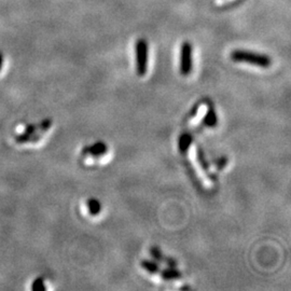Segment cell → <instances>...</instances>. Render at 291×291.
Masks as SVG:
<instances>
[{
	"label": "cell",
	"instance_id": "18",
	"mask_svg": "<svg viewBox=\"0 0 291 291\" xmlns=\"http://www.w3.org/2000/svg\"><path fill=\"white\" fill-rule=\"evenodd\" d=\"M3 62H4L3 54H2V53H0V70H2V67H3Z\"/></svg>",
	"mask_w": 291,
	"mask_h": 291
},
{
	"label": "cell",
	"instance_id": "7",
	"mask_svg": "<svg viewBox=\"0 0 291 291\" xmlns=\"http://www.w3.org/2000/svg\"><path fill=\"white\" fill-rule=\"evenodd\" d=\"M203 123L208 127H215L218 124V117L215 111V108L209 107L208 110L203 119Z\"/></svg>",
	"mask_w": 291,
	"mask_h": 291
},
{
	"label": "cell",
	"instance_id": "9",
	"mask_svg": "<svg viewBox=\"0 0 291 291\" xmlns=\"http://www.w3.org/2000/svg\"><path fill=\"white\" fill-rule=\"evenodd\" d=\"M88 209L91 216H97L102 210V204L99 200L91 199L88 201Z\"/></svg>",
	"mask_w": 291,
	"mask_h": 291
},
{
	"label": "cell",
	"instance_id": "5",
	"mask_svg": "<svg viewBox=\"0 0 291 291\" xmlns=\"http://www.w3.org/2000/svg\"><path fill=\"white\" fill-rule=\"evenodd\" d=\"M193 143V137L190 133H183L178 139V149L180 152L185 154Z\"/></svg>",
	"mask_w": 291,
	"mask_h": 291
},
{
	"label": "cell",
	"instance_id": "3",
	"mask_svg": "<svg viewBox=\"0 0 291 291\" xmlns=\"http://www.w3.org/2000/svg\"><path fill=\"white\" fill-rule=\"evenodd\" d=\"M193 48L190 42L186 41L182 43L180 51V73L182 75H189L192 72L193 60H192Z\"/></svg>",
	"mask_w": 291,
	"mask_h": 291
},
{
	"label": "cell",
	"instance_id": "13",
	"mask_svg": "<svg viewBox=\"0 0 291 291\" xmlns=\"http://www.w3.org/2000/svg\"><path fill=\"white\" fill-rule=\"evenodd\" d=\"M198 160L200 162V164L202 166V168L205 170V171H207L209 169V164H208V162L206 160V158H205V153L202 151L201 148L198 149Z\"/></svg>",
	"mask_w": 291,
	"mask_h": 291
},
{
	"label": "cell",
	"instance_id": "2",
	"mask_svg": "<svg viewBox=\"0 0 291 291\" xmlns=\"http://www.w3.org/2000/svg\"><path fill=\"white\" fill-rule=\"evenodd\" d=\"M136 55V71L140 77H144L148 71L149 61V47L145 39H139L135 45Z\"/></svg>",
	"mask_w": 291,
	"mask_h": 291
},
{
	"label": "cell",
	"instance_id": "6",
	"mask_svg": "<svg viewBox=\"0 0 291 291\" xmlns=\"http://www.w3.org/2000/svg\"><path fill=\"white\" fill-rule=\"evenodd\" d=\"M161 277L165 280H174V279H179L182 277V274L180 271L176 267H167L165 269H162L159 272Z\"/></svg>",
	"mask_w": 291,
	"mask_h": 291
},
{
	"label": "cell",
	"instance_id": "12",
	"mask_svg": "<svg viewBox=\"0 0 291 291\" xmlns=\"http://www.w3.org/2000/svg\"><path fill=\"white\" fill-rule=\"evenodd\" d=\"M53 124V121H52V119H45V120L41 121L38 125H37V131L40 132V133H45L47 131H49V129L51 128Z\"/></svg>",
	"mask_w": 291,
	"mask_h": 291
},
{
	"label": "cell",
	"instance_id": "1",
	"mask_svg": "<svg viewBox=\"0 0 291 291\" xmlns=\"http://www.w3.org/2000/svg\"><path fill=\"white\" fill-rule=\"evenodd\" d=\"M231 60L236 63H247L261 68H268L272 65V59L265 54L245 50H234L231 53Z\"/></svg>",
	"mask_w": 291,
	"mask_h": 291
},
{
	"label": "cell",
	"instance_id": "16",
	"mask_svg": "<svg viewBox=\"0 0 291 291\" xmlns=\"http://www.w3.org/2000/svg\"><path fill=\"white\" fill-rule=\"evenodd\" d=\"M164 262L168 265V267H176L177 266V262H176L175 259H172L170 257L164 258Z\"/></svg>",
	"mask_w": 291,
	"mask_h": 291
},
{
	"label": "cell",
	"instance_id": "14",
	"mask_svg": "<svg viewBox=\"0 0 291 291\" xmlns=\"http://www.w3.org/2000/svg\"><path fill=\"white\" fill-rule=\"evenodd\" d=\"M30 137H31V135L27 134L26 132H23V133L17 134V135L15 136V142H16L17 144L29 143V142H30Z\"/></svg>",
	"mask_w": 291,
	"mask_h": 291
},
{
	"label": "cell",
	"instance_id": "8",
	"mask_svg": "<svg viewBox=\"0 0 291 291\" xmlns=\"http://www.w3.org/2000/svg\"><path fill=\"white\" fill-rule=\"evenodd\" d=\"M140 265H142V267L144 269H146V271L150 274H158L160 272V266L158 264V262L153 261V260H147V259H145V260H143L142 262H140Z\"/></svg>",
	"mask_w": 291,
	"mask_h": 291
},
{
	"label": "cell",
	"instance_id": "11",
	"mask_svg": "<svg viewBox=\"0 0 291 291\" xmlns=\"http://www.w3.org/2000/svg\"><path fill=\"white\" fill-rule=\"evenodd\" d=\"M31 290L32 291H46L47 287L45 286V280H43V278L41 277L36 278L34 282H32Z\"/></svg>",
	"mask_w": 291,
	"mask_h": 291
},
{
	"label": "cell",
	"instance_id": "4",
	"mask_svg": "<svg viewBox=\"0 0 291 291\" xmlns=\"http://www.w3.org/2000/svg\"><path fill=\"white\" fill-rule=\"evenodd\" d=\"M107 151H108V147L105 143L103 142H99V143H96L94 144L93 146L91 147H88V148H85L83 149V154H90L91 157L93 158H100L102 156H105L107 153Z\"/></svg>",
	"mask_w": 291,
	"mask_h": 291
},
{
	"label": "cell",
	"instance_id": "10",
	"mask_svg": "<svg viewBox=\"0 0 291 291\" xmlns=\"http://www.w3.org/2000/svg\"><path fill=\"white\" fill-rule=\"evenodd\" d=\"M150 255L153 258V260L156 262H164L163 253L161 251V249L158 246H152L150 248Z\"/></svg>",
	"mask_w": 291,
	"mask_h": 291
},
{
	"label": "cell",
	"instance_id": "17",
	"mask_svg": "<svg viewBox=\"0 0 291 291\" xmlns=\"http://www.w3.org/2000/svg\"><path fill=\"white\" fill-rule=\"evenodd\" d=\"M216 164H217V167H218L219 169H222L226 164H228V159L224 158V157H223V158H220V159L217 161V163H216Z\"/></svg>",
	"mask_w": 291,
	"mask_h": 291
},
{
	"label": "cell",
	"instance_id": "15",
	"mask_svg": "<svg viewBox=\"0 0 291 291\" xmlns=\"http://www.w3.org/2000/svg\"><path fill=\"white\" fill-rule=\"evenodd\" d=\"M27 134L29 135H32V134H35L37 132V125L36 124H28L25 128V131Z\"/></svg>",
	"mask_w": 291,
	"mask_h": 291
}]
</instances>
